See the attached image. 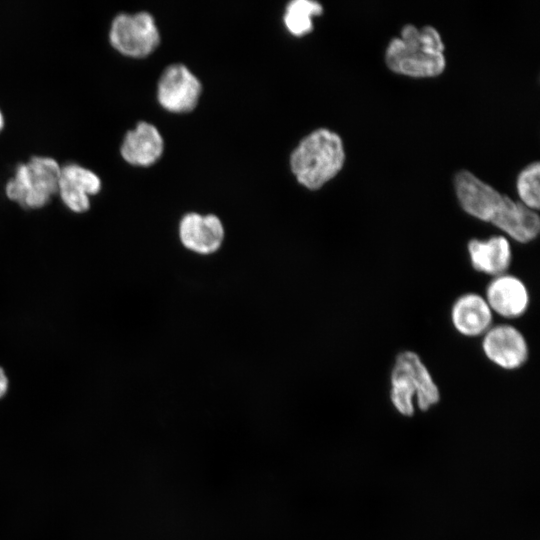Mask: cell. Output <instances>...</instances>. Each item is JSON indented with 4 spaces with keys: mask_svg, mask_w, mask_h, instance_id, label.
<instances>
[{
    "mask_svg": "<svg viewBox=\"0 0 540 540\" xmlns=\"http://www.w3.org/2000/svg\"><path fill=\"white\" fill-rule=\"evenodd\" d=\"M9 389V378L3 367L0 366V399L3 398Z\"/></svg>",
    "mask_w": 540,
    "mask_h": 540,
    "instance_id": "cell-17",
    "label": "cell"
},
{
    "mask_svg": "<svg viewBox=\"0 0 540 540\" xmlns=\"http://www.w3.org/2000/svg\"><path fill=\"white\" fill-rule=\"evenodd\" d=\"M177 235L183 249L209 257L221 250L226 231L222 220L215 214L187 212L179 220Z\"/></svg>",
    "mask_w": 540,
    "mask_h": 540,
    "instance_id": "cell-7",
    "label": "cell"
},
{
    "mask_svg": "<svg viewBox=\"0 0 540 540\" xmlns=\"http://www.w3.org/2000/svg\"><path fill=\"white\" fill-rule=\"evenodd\" d=\"M345 151L341 137L326 128L306 135L290 155L296 180L310 190L321 188L342 169Z\"/></svg>",
    "mask_w": 540,
    "mask_h": 540,
    "instance_id": "cell-3",
    "label": "cell"
},
{
    "mask_svg": "<svg viewBox=\"0 0 540 540\" xmlns=\"http://www.w3.org/2000/svg\"><path fill=\"white\" fill-rule=\"evenodd\" d=\"M539 162L526 166L518 175L517 191L520 202L532 210H538L540 206L539 198Z\"/></svg>",
    "mask_w": 540,
    "mask_h": 540,
    "instance_id": "cell-16",
    "label": "cell"
},
{
    "mask_svg": "<svg viewBox=\"0 0 540 540\" xmlns=\"http://www.w3.org/2000/svg\"><path fill=\"white\" fill-rule=\"evenodd\" d=\"M454 329L466 337L484 335L492 326L493 312L485 298L469 292L460 295L453 303L450 312Z\"/></svg>",
    "mask_w": 540,
    "mask_h": 540,
    "instance_id": "cell-13",
    "label": "cell"
},
{
    "mask_svg": "<svg viewBox=\"0 0 540 540\" xmlns=\"http://www.w3.org/2000/svg\"><path fill=\"white\" fill-rule=\"evenodd\" d=\"M387 66L412 77L437 76L445 69L444 44L439 32L426 25L418 29L406 24L401 36L393 38L385 52Z\"/></svg>",
    "mask_w": 540,
    "mask_h": 540,
    "instance_id": "cell-2",
    "label": "cell"
},
{
    "mask_svg": "<svg viewBox=\"0 0 540 540\" xmlns=\"http://www.w3.org/2000/svg\"><path fill=\"white\" fill-rule=\"evenodd\" d=\"M454 186L459 203L468 214L492 223L519 243L537 237L539 216L521 202L501 194L467 170L456 173Z\"/></svg>",
    "mask_w": 540,
    "mask_h": 540,
    "instance_id": "cell-1",
    "label": "cell"
},
{
    "mask_svg": "<svg viewBox=\"0 0 540 540\" xmlns=\"http://www.w3.org/2000/svg\"><path fill=\"white\" fill-rule=\"evenodd\" d=\"M108 38L118 53L138 59L152 54L160 43L155 19L145 11L116 15L111 22Z\"/></svg>",
    "mask_w": 540,
    "mask_h": 540,
    "instance_id": "cell-6",
    "label": "cell"
},
{
    "mask_svg": "<svg viewBox=\"0 0 540 540\" xmlns=\"http://www.w3.org/2000/svg\"><path fill=\"white\" fill-rule=\"evenodd\" d=\"M202 92L199 79L184 64H171L157 83V100L167 111L187 113L198 104Z\"/></svg>",
    "mask_w": 540,
    "mask_h": 540,
    "instance_id": "cell-8",
    "label": "cell"
},
{
    "mask_svg": "<svg viewBox=\"0 0 540 540\" xmlns=\"http://www.w3.org/2000/svg\"><path fill=\"white\" fill-rule=\"evenodd\" d=\"M481 348L491 363L504 370L521 368L529 355L525 336L510 324L491 326L483 335Z\"/></svg>",
    "mask_w": 540,
    "mask_h": 540,
    "instance_id": "cell-9",
    "label": "cell"
},
{
    "mask_svg": "<svg viewBox=\"0 0 540 540\" xmlns=\"http://www.w3.org/2000/svg\"><path fill=\"white\" fill-rule=\"evenodd\" d=\"M98 174L78 163L61 166L58 192L62 203L73 213L83 214L91 207V197L100 193Z\"/></svg>",
    "mask_w": 540,
    "mask_h": 540,
    "instance_id": "cell-10",
    "label": "cell"
},
{
    "mask_svg": "<svg viewBox=\"0 0 540 540\" xmlns=\"http://www.w3.org/2000/svg\"><path fill=\"white\" fill-rule=\"evenodd\" d=\"M467 251L473 269L486 275H502L511 265V244L503 235L471 239L467 244Z\"/></svg>",
    "mask_w": 540,
    "mask_h": 540,
    "instance_id": "cell-14",
    "label": "cell"
},
{
    "mask_svg": "<svg viewBox=\"0 0 540 540\" xmlns=\"http://www.w3.org/2000/svg\"><path fill=\"white\" fill-rule=\"evenodd\" d=\"M484 298L492 312L507 319L522 316L530 303L525 283L508 273L493 277L486 287Z\"/></svg>",
    "mask_w": 540,
    "mask_h": 540,
    "instance_id": "cell-11",
    "label": "cell"
},
{
    "mask_svg": "<svg viewBox=\"0 0 540 540\" xmlns=\"http://www.w3.org/2000/svg\"><path fill=\"white\" fill-rule=\"evenodd\" d=\"M61 165L52 157L35 155L16 166L5 184L6 197L21 208H44L57 195Z\"/></svg>",
    "mask_w": 540,
    "mask_h": 540,
    "instance_id": "cell-5",
    "label": "cell"
},
{
    "mask_svg": "<svg viewBox=\"0 0 540 540\" xmlns=\"http://www.w3.org/2000/svg\"><path fill=\"white\" fill-rule=\"evenodd\" d=\"M390 401L402 416L415 412L414 401L421 411H428L440 401V390L420 356L402 351L395 359L390 374Z\"/></svg>",
    "mask_w": 540,
    "mask_h": 540,
    "instance_id": "cell-4",
    "label": "cell"
},
{
    "mask_svg": "<svg viewBox=\"0 0 540 540\" xmlns=\"http://www.w3.org/2000/svg\"><path fill=\"white\" fill-rule=\"evenodd\" d=\"M164 151V140L158 128L146 121H139L127 131L120 145L122 159L136 167L155 164Z\"/></svg>",
    "mask_w": 540,
    "mask_h": 540,
    "instance_id": "cell-12",
    "label": "cell"
},
{
    "mask_svg": "<svg viewBox=\"0 0 540 540\" xmlns=\"http://www.w3.org/2000/svg\"><path fill=\"white\" fill-rule=\"evenodd\" d=\"M4 125H5V118L2 111L0 110V132L3 130Z\"/></svg>",
    "mask_w": 540,
    "mask_h": 540,
    "instance_id": "cell-18",
    "label": "cell"
},
{
    "mask_svg": "<svg viewBox=\"0 0 540 540\" xmlns=\"http://www.w3.org/2000/svg\"><path fill=\"white\" fill-rule=\"evenodd\" d=\"M322 12V5L316 1L293 0L285 8V27L292 35L302 37L313 30L312 18Z\"/></svg>",
    "mask_w": 540,
    "mask_h": 540,
    "instance_id": "cell-15",
    "label": "cell"
}]
</instances>
